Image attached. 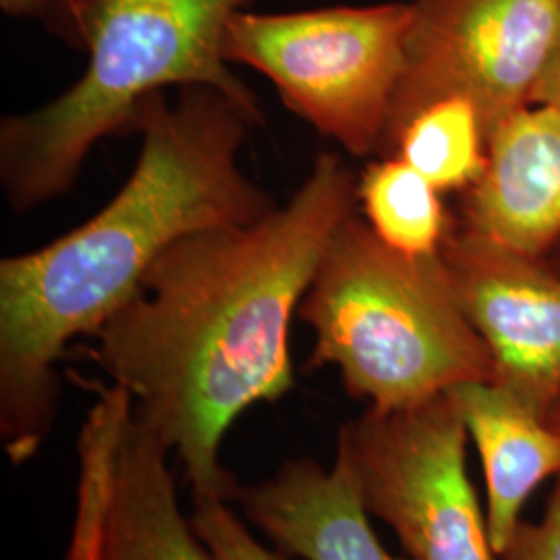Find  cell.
Listing matches in <instances>:
<instances>
[{"label":"cell","mask_w":560,"mask_h":560,"mask_svg":"<svg viewBox=\"0 0 560 560\" xmlns=\"http://www.w3.org/2000/svg\"><path fill=\"white\" fill-rule=\"evenodd\" d=\"M247 110L214 88L156 92L141 102L140 154L127 183L90 221L0 261V441L32 459L59 409L57 363L94 337L162 252L185 235L260 221L279 203L249 179L240 152Z\"/></svg>","instance_id":"7a4b0ae2"},{"label":"cell","mask_w":560,"mask_h":560,"mask_svg":"<svg viewBox=\"0 0 560 560\" xmlns=\"http://www.w3.org/2000/svg\"><path fill=\"white\" fill-rule=\"evenodd\" d=\"M168 457L164 442L131 416L117 459L106 560H217L180 509Z\"/></svg>","instance_id":"7c38bea8"},{"label":"cell","mask_w":560,"mask_h":560,"mask_svg":"<svg viewBox=\"0 0 560 560\" xmlns=\"http://www.w3.org/2000/svg\"><path fill=\"white\" fill-rule=\"evenodd\" d=\"M243 515L268 540L303 560H400L372 529L370 513L347 467L335 459L284 460L268 480L235 492Z\"/></svg>","instance_id":"30bf717a"},{"label":"cell","mask_w":560,"mask_h":560,"mask_svg":"<svg viewBox=\"0 0 560 560\" xmlns=\"http://www.w3.org/2000/svg\"><path fill=\"white\" fill-rule=\"evenodd\" d=\"M486 152L488 136L476 104L448 96L407 120L388 156L409 162L441 194H463L480 179Z\"/></svg>","instance_id":"9a60e30c"},{"label":"cell","mask_w":560,"mask_h":560,"mask_svg":"<svg viewBox=\"0 0 560 560\" xmlns=\"http://www.w3.org/2000/svg\"><path fill=\"white\" fill-rule=\"evenodd\" d=\"M441 258L492 382L548 416L560 395V272L453 221Z\"/></svg>","instance_id":"ba28073f"},{"label":"cell","mask_w":560,"mask_h":560,"mask_svg":"<svg viewBox=\"0 0 560 560\" xmlns=\"http://www.w3.org/2000/svg\"><path fill=\"white\" fill-rule=\"evenodd\" d=\"M191 523L217 560H289L256 540L229 501L196 502Z\"/></svg>","instance_id":"2e32d148"},{"label":"cell","mask_w":560,"mask_h":560,"mask_svg":"<svg viewBox=\"0 0 560 560\" xmlns=\"http://www.w3.org/2000/svg\"><path fill=\"white\" fill-rule=\"evenodd\" d=\"M57 2L59 0H0V9L11 18L46 20V15Z\"/></svg>","instance_id":"d6986e66"},{"label":"cell","mask_w":560,"mask_h":560,"mask_svg":"<svg viewBox=\"0 0 560 560\" xmlns=\"http://www.w3.org/2000/svg\"><path fill=\"white\" fill-rule=\"evenodd\" d=\"M546 420L550 421V425H552V428H557L560 432V395L557 397V400L552 402V407H550V411H548Z\"/></svg>","instance_id":"ffe728a7"},{"label":"cell","mask_w":560,"mask_h":560,"mask_svg":"<svg viewBox=\"0 0 560 560\" xmlns=\"http://www.w3.org/2000/svg\"><path fill=\"white\" fill-rule=\"evenodd\" d=\"M499 560H560V476L538 521H521Z\"/></svg>","instance_id":"e0dca14e"},{"label":"cell","mask_w":560,"mask_h":560,"mask_svg":"<svg viewBox=\"0 0 560 560\" xmlns=\"http://www.w3.org/2000/svg\"><path fill=\"white\" fill-rule=\"evenodd\" d=\"M92 386L96 399L78 439L75 520L65 560H106L120 442L133 416V399L125 388L110 382Z\"/></svg>","instance_id":"4fadbf2b"},{"label":"cell","mask_w":560,"mask_h":560,"mask_svg":"<svg viewBox=\"0 0 560 560\" xmlns=\"http://www.w3.org/2000/svg\"><path fill=\"white\" fill-rule=\"evenodd\" d=\"M256 0H59L46 23L88 67L69 90L0 122V183L25 214L71 191L98 141L133 133L141 102L168 88H214L264 125L256 94L229 69L224 34Z\"/></svg>","instance_id":"3957f363"},{"label":"cell","mask_w":560,"mask_h":560,"mask_svg":"<svg viewBox=\"0 0 560 560\" xmlns=\"http://www.w3.org/2000/svg\"><path fill=\"white\" fill-rule=\"evenodd\" d=\"M355 203L349 164L320 152L291 200L260 221L166 247L90 337L88 358L180 460L196 502L235 499L224 436L247 409L293 388L291 322Z\"/></svg>","instance_id":"6da1fadb"},{"label":"cell","mask_w":560,"mask_h":560,"mask_svg":"<svg viewBox=\"0 0 560 560\" xmlns=\"http://www.w3.org/2000/svg\"><path fill=\"white\" fill-rule=\"evenodd\" d=\"M467 442L446 393L395 411L368 409L342 423L335 459L409 560H499L467 474Z\"/></svg>","instance_id":"8992f818"},{"label":"cell","mask_w":560,"mask_h":560,"mask_svg":"<svg viewBox=\"0 0 560 560\" xmlns=\"http://www.w3.org/2000/svg\"><path fill=\"white\" fill-rule=\"evenodd\" d=\"M381 154L432 102L463 96L486 136L532 104L560 38V0H413Z\"/></svg>","instance_id":"52a82bcc"},{"label":"cell","mask_w":560,"mask_h":560,"mask_svg":"<svg viewBox=\"0 0 560 560\" xmlns=\"http://www.w3.org/2000/svg\"><path fill=\"white\" fill-rule=\"evenodd\" d=\"M448 397L480 455L486 521L501 559L520 529L523 506L544 481L560 476V432L492 381L463 384Z\"/></svg>","instance_id":"8fae6325"},{"label":"cell","mask_w":560,"mask_h":560,"mask_svg":"<svg viewBox=\"0 0 560 560\" xmlns=\"http://www.w3.org/2000/svg\"><path fill=\"white\" fill-rule=\"evenodd\" d=\"M460 226L541 258L560 240V106L532 102L488 136L480 179L460 194Z\"/></svg>","instance_id":"9c48e42d"},{"label":"cell","mask_w":560,"mask_h":560,"mask_svg":"<svg viewBox=\"0 0 560 560\" xmlns=\"http://www.w3.org/2000/svg\"><path fill=\"white\" fill-rule=\"evenodd\" d=\"M298 316L316 335L310 368H337L368 409H405L492 381L490 353L441 254L402 256L355 210L328 241Z\"/></svg>","instance_id":"277c9868"},{"label":"cell","mask_w":560,"mask_h":560,"mask_svg":"<svg viewBox=\"0 0 560 560\" xmlns=\"http://www.w3.org/2000/svg\"><path fill=\"white\" fill-rule=\"evenodd\" d=\"M358 201L374 235L409 258L439 256L453 226L441 191L399 156H378L363 168Z\"/></svg>","instance_id":"5bb4252c"},{"label":"cell","mask_w":560,"mask_h":560,"mask_svg":"<svg viewBox=\"0 0 560 560\" xmlns=\"http://www.w3.org/2000/svg\"><path fill=\"white\" fill-rule=\"evenodd\" d=\"M411 2L235 13L224 57L256 69L282 104L358 159L378 156L405 65Z\"/></svg>","instance_id":"5b68a950"},{"label":"cell","mask_w":560,"mask_h":560,"mask_svg":"<svg viewBox=\"0 0 560 560\" xmlns=\"http://www.w3.org/2000/svg\"><path fill=\"white\" fill-rule=\"evenodd\" d=\"M532 102H548V104L560 106V38Z\"/></svg>","instance_id":"ac0fdd59"}]
</instances>
